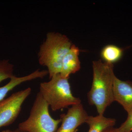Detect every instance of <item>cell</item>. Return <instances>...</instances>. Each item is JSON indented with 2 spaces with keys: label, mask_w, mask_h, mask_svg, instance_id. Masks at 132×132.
Returning a JSON list of instances; mask_svg holds the SVG:
<instances>
[{
  "label": "cell",
  "mask_w": 132,
  "mask_h": 132,
  "mask_svg": "<svg viewBox=\"0 0 132 132\" xmlns=\"http://www.w3.org/2000/svg\"><path fill=\"white\" fill-rule=\"evenodd\" d=\"M68 79L59 73L54 76L49 81L40 85L39 92L52 111H58L81 103L79 98L73 95Z\"/></svg>",
  "instance_id": "3"
},
{
  "label": "cell",
  "mask_w": 132,
  "mask_h": 132,
  "mask_svg": "<svg viewBox=\"0 0 132 132\" xmlns=\"http://www.w3.org/2000/svg\"><path fill=\"white\" fill-rule=\"evenodd\" d=\"M31 88H27L0 101V128L14 122L21 111L22 104L31 94Z\"/></svg>",
  "instance_id": "5"
},
{
  "label": "cell",
  "mask_w": 132,
  "mask_h": 132,
  "mask_svg": "<svg viewBox=\"0 0 132 132\" xmlns=\"http://www.w3.org/2000/svg\"><path fill=\"white\" fill-rule=\"evenodd\" d=\"M118 132L132 131V111L128 113L127 119L119 127L117 128Z\"/></svg>",
  "instance_id": "13"
},
{
  "label": "cell",
  "mask_w": 132,
  "mask_h": 132,
  "mask_svg": "<svg viewBox=\"0 0 132 132\" xmlns=\"http://www.w3.org/2000/svg\"><path fill=\"white\" fill-rule=\"evenodd\" d=\"M116 120L114 118H107L104 115L98 114L96 116H88L86 122L89 127L88 132H103L107 128L113 127Z\"/></svg>",
  "instance_id": "9"
},
{
  "label": "cell",
  "mask_w": 132,
  "mask_h": 132,
  "mask_svg": "<svg viewBox=\"0 0 132 132\" xmlns=\"http://www.w3.org/2000/svg\"><path fill=\"white\" fill-rule=\"evenodd\" d=\"M2 132H12V131L10 130H6L3 131H2Z\"/></svg>",
  "instance_id": "16"
},
{
  "label": "cell",
  "mask_w": 132,
  "mask_h": 132,
  "mask_svg": "<svg viewBox=\"0 0 132 132\" xmlns=\"http://www.w3.org/2000/svg\"><path fill=\"white\" fill-rule=\"evenodd\" d=\"M113 98L128 113L132 111V82L121 80L115 76L113 81Z\"/></svg>",
  "instance_id": "7"
},
{
  "label": "cell",
  "mask_w": 132,
  "mask_h": 132,
  "mask_svg": "<svg viewBox=\"0 0 132 132\" xmlns=\"http://www.w3.org/2000/svg\"><path fill=\"white\" fill-rule=\"evenodd\" d=\"M125 49L114 45H107L102 50V58L105 62L113 64L121 59Z\"/></svg>",
  "instance_id": "10"
},
{
  "label": "cell",
  "mask_w": 132,
  "mask_h": 132,
  "mask_svg": "<svg viewBox=\"0 0 132 132\" xmlns=\"http://www.w3.org/2000/svg\"><path fill=\"white\" fill-rule=\"evenodd\" d=\"M28 78L27 76L16 77L15 75L10 78V80L6 85L0 87V101L5 99L8 93L14 88L23 82L27 81Z\"/></svg>",
  "instance_id": "11"
},
{
  "label": "cell",
  "mask_w": 132,
  "mask_h": 132,
  "mask_svg": "<svg viewBox=\"0 0 132 132\" xmlns=\"http://www.w3.org/2000/svg\"><path fill=\"white\" fill-rule=\"evenodd\" d=\"M72 44L66 36L49 32L40 45L38 53L39 62L47 67L50 79L60 73L62 61Z\"/></svg>",
  "instance_id": "2"
},
{
  "label": "cell",
  "mask_w": 132,
  "mask_h": 132,
  "mask_svg": "<svg viewBox=\"0 0 132 132\" xmlns=\"http://www.w3.org/2000/svg\"><path fill=\"white\" fill-rule=\"evenodd\" d=\"M88 116L81 103L72 106L67 113L61 115V126L55 132H75L79 126L85 123Z\"/></svg>",
  "instance_id": "6"
},
{
  "label": "cell",
  "mask_w": 132,
  "mask_h": 132,
  "mask_svg": "<svg viewBox=\"0 0 132 132\" xmlns=\"http://www.w3.org/2000/svg\"><path fill=\"white\" fill-rule=\"evenodd\" d=\"M103 132H118L117 128L113 127L108 128Z\"/></svg>",
  "instance_id": "14"
},
{
  "label": "cell",
  "mask_w": 132,
  "mask_h": 132,
  "mask_svg": "<svg viewBox=\"0 0 132 132\" xmlns=\"http://www.w3.org/2000/svg\"><path fill=\"white\" fill-rule=\"evenodd\" d=\"M80 50L75 45L70 49L63 59L60 74L64 78H69V76L79 71L80 62L79 59Z\"/></svg>",
  "instance_id": "8"
},
{
  "label": "cell",
  "mask_w": 132,
  "mask_h": 132,
  "mask_svg": "<svg viewBox=\"0 0 132 132\" xmlns=\"http://www.w3.org/2000/svg\"><path fill=\"white\" fill-rule=\"evenodd\" d=\"M12 132H27L24 131H22L20 130L19 128H17V129H15V130H14V131H12Z\"/></svg>",
  "instance_id": "15"
},
{
  "label": "cell",
  "mask_w": 132,
  "mask_h": 132,
  "mask_svg": "<svg viewBox=\"0 0 132 132\" xmlns=\"http://www.w3.org/2000/svg\"><path fill=\"white\" fill-rule=\"evenodd\" d=\"M49 105L38 92L26 120L20 123L18 128L27 132H55L61 122V119H55L50 115Z\"/></svg>",
  "instance_id": "4"
},
{
  "label": "cell",
  "mask_w": 132,
  "mask_h": 132,
  "mask_svg": "<svg viewBox=\"0 0 132 132\" xmlns=\"http://www.w3.org/2000/svg\"><path fill=\"white\" fill-rule=\"evenodd\" d=\"M14 65L9 60H0V83L15 76L13 74Z\"/></svg>",
  "instance_id": "12"
},
{
  "label": "cell",
  "mask_w": 132,
  "mask_h": 132,
  "mask_svg": "<svg viewBox=\"0 0 132 132\" xmlns=\"http://www.w3.org/2000/svg\"><path fill=\"white\" fill-rule=\"evenodd\" d=\"M93 80L88 93L90 105L96 107L98 114L104 115L106 108L114 101L113 65L101 60L93 62Z\"/></svg>",
  "instance_id": "1"
}]
</instances>
